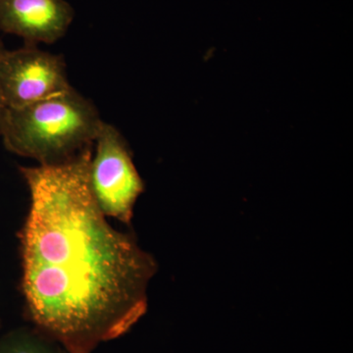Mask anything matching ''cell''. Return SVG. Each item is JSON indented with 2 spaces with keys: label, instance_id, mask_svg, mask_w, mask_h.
<instances>
[{
  "label": "cell",
  "instance_id": "cell-1",
  "mask_svg": "<svg viewBox=\"0 0 353 353\" xmlns=\"http://www.w3.org/2000/svg\"><path fill=\"white\" fill-rule=\"evenodd\" d=\"M92 148L62 163L20 167L30 192L18 234L26 315L68 353H92L129 333L148 311L158 269L97 206Z\"/></svg>",
  "mask_w": 353,
  "mask_h": 353
},
{
  "label": "cell",
  "instance_id": "cell-2",
  "mask_svg": "<svg viewBox=\"0 0 353 353\" xmlns=\"http://www.w3.org/2000/svg\"><path fill=\"white\" fill-rule=\"evenodd\" d=\"M103 122L75 88L30 105L7 108L1 137L9 152L39 165L62 163L94 146Z\"/></svg>",
  "mask_w": 353,
  "mask_h": 353
},
{
  "label": "cell",
  "instance_id": "cell-3",
  "mask_svg": "<svg viewBox=\"0 0 353 353\" xmlns=\"http://www.w3.org/2000/svg\"><path fill=\"white\" fill-rule=\"evenodd\" d=\"M94 146L88 174L94 201L108 219L130 225L145 183L126 141L117 128L103 121Z\"/></svg>",
  "mask_w": 353,
  "mask_h": 353
},
{
  "label": "cell",
  "instance_id": "cell-4",
  "mask_svg": "<svg viewBox=\"0 0 353 353\" xmlns=\"http://www.w3.org/2000/svg\"><path fill=\"white\" fill-rule=\"evenodd\" d=\"M61 55L26 44L0 57V97L7 108H19L69 90Z\"/></svg>",
  "mask_w": 353,
  "mask_h": 353
},
{
  "label": "cell",
  "instance_id": "cell-5",
  "mask_svg": "<svg viewBox=\"0 0 353 353\" xmlns=\"http://www.w3.org/2000/svg\"><path fill=\"white\" fill-rule=\"evenodd\" d=\"M74 15L65 0H0V30L20 37L26 44L57 43Z\"/></svg>",
  "mask_w": 353,
  "mask_h": 353
},
{
  "label": "cell",
  "instance_id": "cell-6",
  "mask_svg": "<svg viewBox=\"0 0 353 353\" xmlns=\"http://www.w3.org/2000/svg\"><path fill=\"white\" fill-rule=\"evenodd\" d=\"M0 353H68L59 343L34 328L18 329L0 341Z\"/></svg>",
  "mask_w": 353,
  "mask_h": 353
},
{
  "label": "cell",
  "instance_id": "cell-7",
  "mask_svg": "<svg viewBox=\"0 0 353 353\" xmlns=\"http://www.w3.org/2000/svg\"><path fill=\"white\" fill-rule=\"evenodd\" d=\"M7 108L0 97V137H1L2 130H3L4 119H6Z\"/></svg>",
  "mask_w": 353,
  "mask_h": 353
},
{
  "label": "cell",
  "instance_id": "cell-8",
  "mask_svg": "<svg viewBox=\"0 0 353 353\" xmlns=\"http://www.w3.org/2000/svg\"><path fill=\"white\" fill-rule=\"evenodd\" d=\"M6 48H4L3 43L0 41V57H2L4 52H6Z\"/></svg>",
  "mask_w": 353,
  "mask_h": 353
}]
</instances>
